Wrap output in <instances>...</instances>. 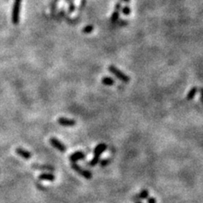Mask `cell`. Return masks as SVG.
<instances>
[{"label": "cell", "instance_id": "2", "mask_svg": "<svg viewBox=\"0 0 203 203\" xmlns=\"http://www.w3.org/2000/svg\"><path fill=\"white\" fill-rule=\"evenodd\" d=\"M21 3L22 0H15L13 3V9H12L11 20L12 23L14 25H18L20 22V14H21Z\"/></svg>", "mask_w": 203, "mask_h": 203}, {"label": "cell", "instance_id": "6", "mask_svg": "<svg viewBox=\"0 0 203 203\" xmlns=\"http://www.w3.org/2000/svg\"><path fill=\"white\" fill-rule=\"evenodd\" d=\"M49 141H50V144L52 145L53 147H55L58 151L61 152H66V147L63 144L61 141H59L58 139L53 138H53H51L50 140H49Z\"/></svg>", "mask_w": 203, "mask_h": 203}, {"label": "cell", "instance_id": "1", "mask_svg": "<svg viewBox=\"0 0 203 203\" xmlns=\"http://www.w3.org/2000/svg\"><path fill=\"white\" fill-rule=\"evenodd\" d=\"M107 149V145L105 143H100L98 144L97 147H95L94 151H93V158L91 159V161L89 162L88 164L91 167H93L95 165H97L99 161H100V156L103 154Z\"/></svg>", "mask_w": 203, "mask_h": 203}, {"label": "cell", "instance_id": "14", "mask_svg": "<svg viewBox=\"0 0 203 203\" xmlns=\"http://www.w3.org/2000/svg\"><path fill=\"white\" fill-rule=\"evenodd\" d=\"M102 83H103L104 85H108V86H110V85H114V80L111 78V77L106 76V77H103V80H102Z\"/></svg>", "mask_w": 203, "mask_h": 203}, {"label": "cell", "instance_id": "9", "mask_svg": "<svg viewBox=\"0 0 203 203\" xmlns=\"http://www.w3.org/2000/svg\"><path fill=\"white\" fill-rule=\"evenodd\" d=\"M15 152L17 153L18 155L21 157H23L24 159H27V160H29V159L31 158V153L28 152V151L25 150L23 148L21 147H17L15 149Z\"/></svg>", "mask_w": 203, "mask_h": 203}, {"label": "cell", "instance_id": "13", "mask_svg": "<svg viewBox=\"0 0 203 203\" xmlns=\"http://www.w3.org/2000/svg\"><path fill=\"white\" fill-rule=\"evenodd\" d=\"M197 91H198V89L196 86L192 87V88L188 91L187 96H186V99H187V100H192V99L196 97V93H197Z\"/></svg>", "mask_w": 203, "mask_h": 203}, {"label": "cell", "instance_id": "3", "mask_svg": "<svg viewBox=\"0 0 203 203\" xmlns=\"http://www.w3.org/2000/svg\"><path fill=\"white\" fill-rule=\"evenodd\" d=\"M109 70L110 73L114 75L115 77H117L119 80H121L122 82L129 83L130 80V77L129 75H127L126 74L124 73L123 71L120 70L119 69L114 66V65H110L109 66Z\"/></svg>", "mask_w": 203, "mask_h": 203}, {"label": "cell", "instance_id": "16", "mask_svg": "<svg viewBox=\"0 0 203 203\" xmlns=\"http://www.w3.org/2000/svg\"><path fill=\"white\" fill-rule=\"evenodd\" d=\"M93 31H94V27L92 25H87L82 29V32L85 33V34H89V33L92 32Z\"/></svg>", "mask_w": 203, "mask_h": 203}, {"label": "cell", "instance_id": "17", "mask_svg": "<svg viewBox=\"0 0 203 203\" xmlns=\"http://www.w3.org/2000/svg\"><path fill=\"white\" fill-rule=\"evenodd\" d=\"M59 2V0H53V2L51 3V12L52 14H55L56 13V9H57V5H58V3Z\"/></svg>", "mask_w": 203, "mask_h": 203}, {"label": "cell", "instance_id": "11", "mask_svg": "<svg viewBox=\"0 0 203 203\" xmlns=\"http://www.w3.org/2000/svg\"><path fill=\"white\" fill-rule=\"evenodd\" d=\"M32 168L36 170L41 171H54L53 167L50 165H41V164H32Z\"/></svg>", "mask_w": 203, "mask_h": 203}, {"label": "cell", "instance_id": "15", "mask_svg": "<svg viewBox=\"0 0 203 203\" xmlns=\"http://www.w3.org/2000/svg\"><path fill=\"white\" fill-rule=\"evenodd\" d=\"M69 8H68V12H69V14H72L75 12V8H76V6H75V3L74 2V0H70V2H69Z\"/></svg>", "mask_w": 203, "mask_h": 203}, {"label": "cell", "instance_id": "19", "mask_svg": "<svg viewBox=\"0 0 203 203\" xmlns=\"http://www.w3.org/2000/svg\"><path fill=\"white\" fill-rule=\"evenodd\" d=\"M110 159H103L102 161H99V162H100L101 166H103V167H105V166H107V165H109V163H110Z\"/></svg>", "mask_w": 203, "mask_h": 203}, {"label": "cell", "instance_id": "12", "mask_svg": "<svg viewBox=\"0 0 203 203\" xmlns=\"http://www.w3.org/2000/svg\"><path fill=\"white\" fill-rule=\"evenodd\" d=\"M38 179L40 180H48V181H53L55 180V176L51 173H44L39 175Z\"/></svg>", "mask_w": 203, "mask_h": 203}, {"label": "cell", "instance_id": "5", "mask_svg": "<svg viewBox=\"0 0 203 203\" xmlns=\"http://www.w3.org/2000/svg\"><path fill=\"white\" fill-rule=\"evenodd\" d=\"M121 9H122V3H121V1H120V2H118V3L115 4L114 10V12H113L112 15H111V18H110V21H111V23L114 24L118 21L119 13H120Z\"/></svg>", "mask_w": 203, "mask_h": 203}, {"label": "cell", "instance_id": "22", "mask_svg": "<svg viewBox=\"0 0 203 203\" xmlns=\"http://www.w3.org/2000/svg\"><path fill=\"white\" fill-rule=\"evenodd\" d=\"M122 2H125V3H130V0H120Z\"/></svg>", "mask_w": 203, "mask_h": 203}, {"label": "cell", "instance_id": "23", "mask_svg": "<svg viewBox=\"0 0 203 203\" xmlns=\"http://www.w3.org/2000/svg\"><path fill=\"white\" fill-rule=\"evenodd\" d=\"M70 1V0H65V2H67V3H69Z\"/></svg>", "mask_w": 203, "mask_h": 203}, {"label": "cell", "instance_id": "7", "mask_svg": "<svg viewBox=\"0 0 203 203\" xmlns=\"http://www.w3.org/2000/svg\"><path fill=\"white\" fill-rule=\"evenodd\" d=\"M85 154L83 152H74L71 154L70 156V161L71 162H76L77 161H79V160H83V159H85Z\"/></svg>", "mask_w": 203, "mask_h": 203}, {"label": "cell", "instance_id": "8", "mask_svg": "<svg viewBox=\"0 0 203 203\" xmlns=\"http://www.w3.org/2000/svg\"><path fill=\"white\" fill-rule=\"evenodd\" d=\"M58 123H59V124H60V125L65 127L75 126V125L76 124L75 120L67 118H59V119H58Z\"/></svg>", "mask_w": 203, "mask_h": 203}, {"label": "cell", "instance_id": "10", "mask_svg": "<svg viewBox=\"0 0 203 203\" xmlns=\"http://www.w3.org/2000/svg\"><path fill=\"white\" fill-rule=\"evenodd\" d=\"M148 197H149V191L146 189H143L138 195H135L133 197V200L135 201H139L140 200H145Z\"/></svg>", "mask_w": 203, "mask_h": 203}, {"label": "cell", "instance_id": "18", "mask_svg": "<svg viewBox=\"0 0 203 203\" xmlns=\"http://www.w3.org/2000/svg\"><path fill=\"white\" fill-rule=\"evenodd\" d=\"M121 9H122V13H123L124 15H130V13H131V9H130V6H124V8Z\"/></svg>", "mask_w": 203, "mask_h": 203}, {"label": "cell", "instance_id": "20", "mask_svg": "<svg viewBox=\"0 0 203 203\" xmlns=\"http://www.w3.org/2000/svg\"><path fill=\"white\" fill-rule=\"evenodd\" d=\"M147 200V203H157L156 199L153 197H148Z\"/></svg>", "mask_w": 203, "mask_h": 203}, {"label": "cell", "instance_id": "21", "mask_svg": "<svg viewBox=\"0 0 203 203\" xmlns=\"http://www.w3.org/2000/svg\"><path fill=\"white\" fill-rule=\"evenodd\" d=\"M200 93H201V103H202V105H203V88H201L200 90Z\"/></svg>", "mask_w": 203, "mask_h": 203}, {"label": "cell", "instance_id": "4", "mask_svg": "<svg viewBox=\"0 0 203 203\" xmlns=\"http://www.w3.org/2000/svg\"><path fill=\"white\" fill-rule=\"evenodd\" d=\"M71 168H73L75 172H77L78 174H80L81 176L85 178V179H87V180H90V179L92 178V174H91L90 171L81 168L80 165L77 164L76 162H71Z\"/></svg>", "mask_w": 203, "mask_h": 203}, {"label": "cell", "instance_id": "24", "mask_svg": "<svg viewBox=\"0 0 203 203\" xmlns=\"http://www.w3.org/2000/svg\"><path fill=\"white\" fill-rule=\"evenodd\" d=\"M135 203H141V202L139 201H135Z\"/></svg>", "mask_w": 203, "mask_h": 203}]
</instances>
